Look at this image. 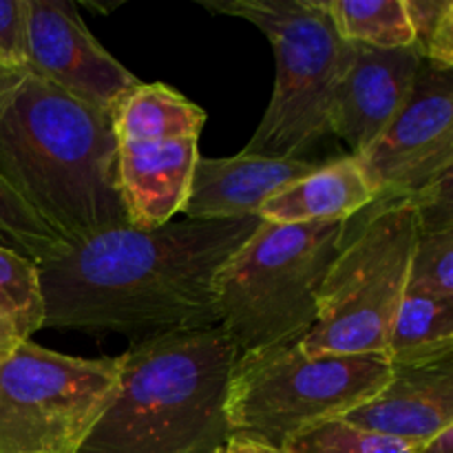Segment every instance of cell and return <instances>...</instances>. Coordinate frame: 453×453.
I'll return each instance as SVG.
<instances>
[{
    "instance_id": "obj_10",
    "label": "cell",
    "mask_w": 453,
    "mask_h": 453,
    "mask_svg": "<svg viewBox=\"0 0 453 453\" xmlns=\"http://www.w3.org/2000/svg\"><path fill=\"white\" fill-rule=\"evenodd\" d=\"M27 66L104 115L140 84L97 42L71 0H27Z\"/></svg>"
},
{
    "instance_id": "obj_19",
    "label": "cell",
    "mask_w": 453,
    "mask_h": 453,
    "mask_svg": "<svg viewBox=\"0 0 453 453\" xmlns=\"http://www.w3.org/2000/svg\"><path fill=\"white\" fill-rule=\"evenodd\" d=\"M0 246L18 252L38 268L62 259L71 250L3 177H0Z\"/></svg>"
},
{
    "instance_id": "obj_15",
    "label": "cell",
    "mask_w": 453,
    "mask_h": 453,
    "mask_svg": "<svg viewBox=\"0 0 453 453\" xmlns=\"http://www.w3.org/2000/svg\"><path fill=\"white\" fill-rule=\"evenodd\" d=\"M372 203L374 193L361 164L354 155H345L279 188L259 208V217L270 224L345 221Z\"/></svg>"
},
{
    "instance_id": "obj_5",
    "label": "cell",
    "mask_w": 453,
    "mask_h": 453,
    "mask_svg": "<svg viewBox=\"0 0 453 453\" xmlns=\"http://www.w3.org/2000/svg\"><path fill=\"white\" fill-rule=\"evenodd\" d=\"M418 212L410 199L374 202L348 219L317 296V321L301 339L308 354L385 357L410 283Z\"/></svg>"
},
{
    "instance_id": "obj_3",
    "label": "cell",
    "mask_w": 453,
    "mask_h": 453,
    "mask_svg": "<svg viewBox=\"0 0 453 453\" xmlns=\"http://www.w3.org/2000/svg\"><path fill=\"white\" fill-rule=\"evenodd\" d=\"M239 349L221 326L133 341L118 388L78 453H215Z\"/></svg>"
},
{
    "instance_id": "obj_22",
    "label": "cell",
    "mask_w": 453,
    "mask_h": 453,
    "mask_svg": "<svg viewBox=\"0 0 453 453\" xmlns=\"http://www.w3.org/2000/svg\"><path fill=\"white\" fill-rule=\"evenodd\" d=\"M410 283L453 301V224L425 226L418 221Z\"/></svg>"
},
{
    "instance_id": "obj_28",
    "label": "cell",
    "mask_w": 453,
    "mask_h": 453,
    "mask_svg": "<svg viewBox=\"0 0 453 453\" xmlns=\"http://www.w3.org/2000/svg\"><path fill=\"white\" fill-rule=\"evenodd\" d=\"M215 453H221V449H217V451H215Z\"/></svg>"
},
{
    "instance_id": "obj_13",
    "label": "cell",
    "mask_w": 453,
    "mask_h": 453,
    "mask_svg": "<svg viewBox=\"0 0 453 453\" xmlns=\"http://www.w3.org/2000/svg\"><path fill=\"white\" fill-rule=\"evenodd\" d=\"M323 162L239 153L233 157L199 155L190 193L181 212L186 219L217 221L259 217V208L290 181L317 171Z\"/></svg>"
},
{
    "instance_id": "obj_23",
    "label": "cell",
    "mask_w": 453,
    "mask_h": 453,
    "mask_svg": "<svg viewBox=\"0 0 453 453\" xmlns=\"http://www.w3.org/2000/svg\"><path fill=\"white\" fill-rule=\"evenodd\" d=\"M405 9L420 58L436 69L453 71L451 0H405Z\"/></svg>"
},
{
    "instance_id": "obj_21",
    "label": "cell",
    "mask_w": 453,
    "mask_h": 453,
    "mask_svg": "<svg viewBox=\"0 0 453 453\" xmlns=\"http://www.w3.org/2000/svg\"><path fill=\"white\" fill-rule=\"evenodd\" d=\"M290 453H418V447L367 432L343 418L319 423L296 434L286 445Z\"/></svg>"
},
{
    "instance_id": "obj_14",
    "label": "cell",
    "mask_w": 453,
    "mask_h": 453,
    "mask_svg": "<svg viewBox=\"0 0 453 453\" xmlns=\"http://www.w3.org/2000/svg\"><path fill=\"white\" fill-rule=\"evenodd\" d=\"M197 159V140L118 144V186L128 226L155 230L171 224L188 199Z\"/></svg>"
},
{
    "instance_id": "obj_12",
    "label": "cell",
    "mask_w": 453,
    "mask_h": 453,
    "mask_svg": "<svg viewBox=\"0 0 453 453\" xmlns=\"http://www.w3.org/2000/svg\"><path fill=\"white\" fill-rule=\"evenodd\" d=\"M341 418L420 447L453 427V358L418 367L392 365L385 388Z\"/></svg>"
},
{
    "instance_id": "obj_24",
    "label": "cell",
    "mask_w": 453,
    "mask_h": 453,
    "mask_svg": "<svg viewBox=\"0 0 453 453\" xmlns=\"http://www.w3.org/2000/svg\"><path fill=\"white\" fill-rule=\"evenodd\" d=\"M0 66L18 73H29L27 0H0Z\"/></svg>"
},
{
    "instance_id": "obj_11",
    "label": "cell",
    "mask_w": 453,
    "mask_h": 453,
    "mask_svg": "<svg viewBox=\"0 0 453 453\" xmlns=\"http://www.w3.org/2000/svg\"><path fill=\"white\" fill-rule=\"evenodd\" d=\"M423 58L416 47L372 49L354 44V58L330 106V135L365 153L401 115L414 93Z\"/></svg>"
},
{
    "instance_id": "obj_20",
    "label": "cell",
    "mask_w": 453,
    "mask_h": 453,
    "mask_svg": "<svg viewBox=\"0 0 453 453\" xmlns=\"http://www.w3.org/2000/svg\"><path fill=\"white\" fill-rule=\"evenodd\" d=\"M0 314L16 319L29 339L42 330L40 268L4 246H0Z\"/></svg>"
},
{
    "instance_id": "obj_17",
    "label": "cell",
    "mask_w": 453,
    "mask_h": 453,
    "mask_svg": "<svg viewBox=\"0 0 453 453\" xmlns=\"http://www.w3.org/2000/svg\"><path fill=\"white\" fill-rule=\"evenodd\" d=\"M392 365L418 367L453 358V301L407 283L392 332L388 352Z\"/></svg>"
},
{
    "instance_id": "obj_6",
    "label": "cell",
    "mask_w": 453,
    "mask_h": 453,
    "mask_svg": "<svg viewBox=\"0 0 453 453\" xmlns=\"http://www.w3.org/2000/svg\"><path fill=\"white\" fill-rule=\"evenodd\" d=\"M208 9L252 22L273 44L277 78L270 104L242 153L305 159L330 135V106L354 58L317 0H233Z\"/></svg>"
},
{
    "instance_id": "obj_25",
    "label": "cell",
    "mask_w": 453,
    "mask_h": 453,
    "mask_svg": "<svg viewBox=\"0 0 453 453\" xmlns=\"http://www.w3.org/2000/svg\"><path fill=\"white\" fill-rule=\"evenodd\" d=\"M221 453H290L286 447L270 445V442L259 441V438L243 436V434H230Z\"/></svg>"
},
{
    "instance_id": "obj_2",
    "label": "cell",
    "mask_w": 453,
    "mask_h": 453,
    "mask_svg": "<svg viewBox=\"0 0 453 453\" xmlns=\"http://www.w3.org/2000/svg\"><path fill=\"white\" fill-rule=\"evenodd\" d=\"M0 177L69 248L128 226L109 115L34 73L0 115Z\"/></svg>"
},
{
    "instance_id": "obj_9",
    "label": "cell",
    "mask_w": 453,
    "mask_h": 453,
    "mask_svg": "<svg viewBox=\"0 0 453 453\" xmlns=\"http://www.w3.org/2000/svg\"><path fill=\"white\" fill-rule=\"evenodd\" d=\"M357 159L374 202L414 199L451 175L453 71L423 60L405 109Z\"/></svg>"
},
{
    "instance_id": "obj_4",
    "label": "cell",
    "mask_w": 453,
    "mask_h": 453,
    "mask_svg": "<svg viewBox=\"0 0 453 453\" xmlns=\"http://www.w3.org/2000/svg\"><path fill=\"white\" fill-rule=\"evenodd\" d=\"M345 228L348 219L314 224L261 219L215 283L219 326L239 354L295 343L312 330L319 290Z\"/></svg>"
},
{
    "instance_id": "obj_16",
    "label": "cell",
    "mask_w": 453,
    "mask_h": 453,
    "mask_svg": "<svg viewBox=\"0 0 453 453\" xmlns=\"http://www.w3.org/2000/svg\"><path fill=\"white\" fill-rule=\"evenodd\" d=\"M118 144L199 140L206 111L162 82L144 84L127 93L109 113Z\"/></svg>"
},
{
    "instance_id": "obj_27",
    "label": "cell",
    "mask_w": 453,
    "mask_h": 453,
    "mask_svg": "<svg viewBox=\"0 0 453 453\" xmlns=\"http://www.w3.org/2000/svg\"><path fill=\"white\" fill-rule=\"evenodd\" d=\"M418 453H453V427L442 429L418 447Z\"/></svg>"
},
{
    "instance_id": "obj_26",
    "label": "cell",
    "mask_w": 453,
    "mask_h": 453,
    "mask_svg": "<svg viewBox=\"0 0 453 453\" xmlns=\"http://www.w3.org/2000/svg\"><path fill=\"white\" fill-rule=\"evenodd\" d=\"M25 339H29V336L22 330L20 323H18L16 319L0 314V365L7 361L9 354H12Z\"/></svg>"
},
{
    "instance_id": "obj_18",
    "label": "cell",
    "mask_w": 453,
    "mask_h": 453,
    "mask_svg": "<svg viewBox=\"0 0 453 453\" xmlns=\"http://www.w3.org/2000/svg\"><path fill=\"white\" fill-rule=\"evenodd\" d=\"M336 34L372 49L414 47L405 0H317Z\"/></svg>"
},
{
    "instance_id": "obj_1",
    "label": "cell",
    "mask_w": 453,
    "mask_h": 453,
    "mask_svg": "<svg viewBox=\"0 0 453 453\" xmlns=\"http://www.w3.org/2000/svg\"><path fill=\"white\" fill-rule=\"evenodd\" d=\"M261 217L106 230L40 268L42 327L133 341L219 326L215 283Z\"/></svg>"
},
{
    "instance_id": "obj_8",
    "label": "cell",
    "mask_w": 453,
    "mask_h": 453,
    "mask_svg": "<svg viewBox=\"0 0 453 453\" xmlns=\"http://www.w3.org/2000/svg\"><path fill=\"white\" fill-rule=\"evenodd\" d=\"M119 370L122 354L82 358L22 341L0 365V453H78Z\"/></svg>"
},
{
    "instance_id": "obj_7",
    "label": "cell",
    "mask_w": 453,
    "mask_h": 453,
    "mask_svg": "<svg viewBox=\"0 0 453 453\" xmlns=\"http://www.w3.org/2000/svg\"><path fill=\"white\" fill-rule=\"evenodd\" d=\"M385 357L308 354L295 343L239 354L226 398L230 434L286 447L296 434L341 418L385 388Z\"/></svg>"
}]
</instances>
